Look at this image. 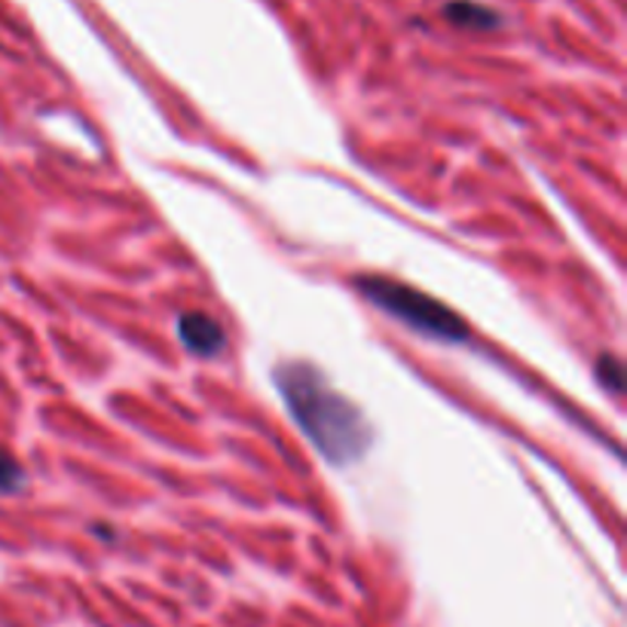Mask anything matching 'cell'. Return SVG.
<instances>
[{
  "instance_id": "2",
  "label": "cell",
  "mask_w": 627,
  "mask_h": 627,
  "mask_svg": "<svg viewBox=\"0 0 627 627\" xmlns=\"http://www.w3.org/2000/svg\"><path fill=\"white\" fill-rule=\"evenodd\" d=\"M356 288L361 291V298H368L388 315L402 318L404 325H410L419 334H429L448 344H463L468 337V325L463 322V315L453 313L441 300L417 291L414 285L395 282L386 276H361L356 279Z\"/></svg>"
},
{
  "instance_id": "1",
  "label": "cell",
  "mask_w": 627,
  "mask_h": 627,
  "mask_svg": "<svg viewBox=\"0 0 627 627\" xmlns=\"http://www.w3.org/2000/svg\"><path fill=\"white\" fill-rule=\"evenodd\" d=\"M276 386L282 392L291 417L315 450L334 465H349L361 460L374 444V429L344 392L330 386L328 376L315 364L288 361L276 371Z\"/></svg>"
},
{
  "instance_id": "6",
  "label": "cell",
  "mask_w": 627,
  "mask_h": 627,
  "mask_svg": "<svg viewBox=\"0 0 627 627\" xmlns=\"http://www.w3.org/2000/svg\"><path fill=\"white\" fill-rule=\"evenodd\" d=\"M597 376L600 383L609 388V392H618V388H622V364H618V359L603 356V359L597 361Z\"/></svg>"
},
{
  "instance_id": "3",
  "label": "cell",
  "mask_w": 627,
  "mask_h": 627,
  "mask_svg": "<svg viewBox=\"0 0 627 627\" xmlns=\"http://www.w3.org/2000/svg\"><path fill=\"white\" fill-rule=\"evenodd\" d=\"M178 337L199 359H211L227 346V334L218 318L206 313H184L178 318Z\"/></svg>"
},
{
  "instance_id": "5",
  "label": "cell",
  "mask_w": 627,
  "mask_h": 627,
  "mask_svg": "<svg viewBox=\"0 0 627 627\" xmlns=\"http://www.w3.org/2000/svg\"><path fill=\"white\" fill-rule=\"evenodd\" d=\"M25 487V472L10 450L0 448V494H19Z\"/></svg>"
},
{
  "instance_id": "4",
  "label": "cell",
  "mask_w": 627,
  "mask_h": 627,
  "mask_svg": "<svg viewBox=\"0 0 627 627\" xmlns=\"http://www.w3.org/2000/svg\"><path fill=\"white\" fill-rule=\"evenodd\" d=\"M444 15H448L453 25H460V28H496L502 19L490 10V7H484V3H475V0H453L444 7Z\"/></svg>"
}]
</instances>
